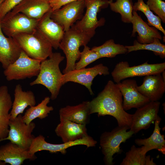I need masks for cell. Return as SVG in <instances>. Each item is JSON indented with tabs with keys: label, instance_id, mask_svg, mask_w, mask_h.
<instances>
[{
	"label": "cell",
	"instance_id": "obj_12",
	"mask_svg": "<svg viewBox=\"0 0 165 165\" xmlns=\"http://www.w3.org/2000/svg\"><path fill=\"white\" fill-rule=\"evenodd\" d=\"M39 20L30 18L21 13L6 15L0 21L3 32L8 37L20 32L31 33L36 30Z\"/></svg>",
	"mask_w": 165,
	"mask_h": 165
},
{
	"label": "cell",
	"instance_id": "obj_19",
	"mask_svg": "<svg viewBox=\"0 0 165 165\" xmlns=\"http://www.w3.org/2000/svg\"><path fill=\"white\" fill-rule=\"evenodd\" d=\"M51 10L47 0H23L6 15L10 16L21 13L30 18L39 20Z\"/></svg>",
	"mask_w": 165,
	"mask_h": 165
},
{
	"label": "cell",
	"instance_id": "obj_17",
	"mask_svg": "<svg viewBox=\"0 0 165 165\" xmlns=\"http://www.w3.org/2000/svg\"><path fill=\"white\" fill-rule=\"evenodd\" d=\"M137 89L150 101H158L165 92V82L161 73L148 75L145 76L142 84Z\"/></svg>",
	"mask_w": 165,
	"mask_h": 165
},
{
	"label": "cell",
	"instance_id": "obj_7",
	"mask_svg": "<svg viewBox=\"0 0 165 165\" xmlns=\"http://www.w3.org/2000/svg\"><path fill=\"white\" fill-rule=\"evenodd\" d=\"M41 62L30 57L22 50L19 57L4 69V74L8 81L37 76L39 72Z\"/></svg>",
	"mask_w": 165,
	"mask_h": 165
},
{
	"label": "cell",
	"instance_id": "obj_13",
	"mask_svg": "<svg viewBox=\"0 0 165 165\" xmlns=\"http://www.w3.org/2000/svg\"><path fill=\"white\" fill-rule=\"evenodd\" d=\"M85 8V0L75 1L52 11L50 17L61 25L65 32L82 18Z\"/></svg>",
	"mask_w": 165,
	"mask_h": 165
},
{
	"label": "cell",
	"instance_id": "obj_3",
	"mask_svg": "<svg viewBox=\"0 0 165 165\" xmlns=\"http://www.w3.org/2000/svg\"><path fill=\"white\" fill-rule=\"evenodd\" d=\"M12 37L21 50L34 59L42 61L53 53L50 42L37 29L31 33H17Z\"/></svg>",
	"mask_w": 165,
	"mask_h": 165
},
{
	"label": "cell",
	"instance_id": "obj_6",
	"mask_svg": "<svg viewBox=\"0 0 165 165\" xmlns=\"http://www.w3.org/2000/svg\"><path fill=\"white\" fill-rule=\"evenodd\" d=\"M110 2L108 0H85V13L80 20L73 25L74 27L93 37L96 29L103 25L105 22L104 18L97 20V13L102 9L107 7Z\"/></svg>",
	"mask_w": 165,
	"mask_h": 165
},
{
	"label": "cell",
	"instance_id": "obj_28",
	"mask_svg": "<svg viewBox=\"0 0 165 165\" xmlns=\"http://www.w3.org/2000/svg\"><path fill=\"white\" fill-rule=\"evenodd\" d=\"M91 49L96 51L101 58H113L117 55L127 53V50L125 46L115 43L112 39L106 41L101 46H94Z\"/></svg>",
	"mask_w": 165,
	"mask_h": 165
},
{
	"label": "cell",
	"instance_id": "obj_24",
	"mask_svg": "<svg viewBox=\"0 0 165 165\" xmlns=\"http://www.w3.org/2000/svg\"><path fill=\"white\" fill-rule=\"evenodd\" d=\"M14 97L10 112V120L14 119L18 115L23 113L28 107L34 106L36 104L33 92L31 90L23 91L20 84L16 85L15 86Z\"/></svg>",
	"mask_w": 165,
	"mask_h": 165
},
{
	"label": "cell",
	"instance_id": "obj_15",
	"mask_svg": "<svg viewBox=\"0 0 165 165\" xmlns=\"http://www.w3.org/2000/svg\"><path fill=\"white\" fill-rule=\"evenodd\" d=\"M117 84L123 97V107L125 111L132 108H138L150 101L138 90L135 80H123Z\"/></svg>",
	"mask_w": 165,
	"mask_h": 165
},
{
	"label": "cell",
	"instance_id": "obj_4",
	"mask_svg": "<svg viewBox=\"0 0 165 165\" xmlns=\"http://www.w3.org/2000/svg\"><path fill=\"white\" fill-rule=\"evenodd\" d=\"M91 38L84 32L77 30L72 25L64 32L59 45L65 54L66 64L63 71V74L75 69L76 61L80 57L79 48L87 45Z\"/></svg>",
	"mask_w": 165,
	"mask_h": 165
},
{
	"label": "cell",
	"instance_id": "obj_35",
	"mask_svg": "<svg viewBox=\"0 0 165 165\" xmlns=\"http://www.w3.org/2000/svg\"><path fill=\"white\" fill-rule=\"evenodd\" d=\"M23 0H4L0 5V21L8 12Z\"/></svg>",
	"mask_w": 165,
	"mask_h": 165
},
{
	"label": "cell",
	"instance_id": "obj_2",
	"mask_svg": "<svg viewBox=\"0 0 165 165\" xmlns=\"http://www.w3.org/2000/svg\"><path fill=\"white\" fill-rule=\"evenodd\" d=\"M49 58L41 61L39 73L36 78L30 85L44 86L50 93V99L54 100L57 98L62 86L61 79L63 74L60 69L59 64L64 57L60 53L54 52Z\"/></svg>",
	"mask_w": 165,
	"mask_h": 165
},
{
	"label": "cell",
	"instance_id": "obj_5",
	"mask_svg": "<svg viewBox=\"0 0 165 165\" xmlns=\"http://www.w3.org/2000/svg\"><path fill=\"white\" fill-rule=\"evenodd\" d=\"M130 128L128 126H118L111 131L105 132L101 135L100 145L104 156L105 164L113 165V155L116 153L120 154L123 152L120 147L121 144L125 142L134 134L130 130L127 131Z\"/></svg>",
	"mask_w": 165,
	"mask_h": 165
},
{
	"label": "cell",
	"instance_id": "obj_27",
	"mask_svg": "<svg viewBox=\"0 0 165 165\" xmlns=\"http://www.w3.org/2000/svg\"><path fill=\"white\" fill-rule=\"evenodd\" d=\"M50 99V97H46L37 105L30 107L22 116L24 122L28 124L37 118L42 119L48 116L53 110L52 106H47Z\"/></svg>",
	"mask_w": 165,
	"mask_h": 165
},
{
	"label": "cell",
	"instance_id": "obj_34",
	"mask_svg": "<svg viewBox=\"0 0 165 165\" xmlns=\"http://www.w3.org/2000/svg\"><path fill=\"white\" fill-rule=\"evenodd\" d=\"M146 4L149 9L165 23V2L162 0H148Z\"/></svg>",
	"mask_w": 165,
	"mask_h": 165
},
{
	"label": "cell",
	"instance_id": "obj_22",
	"mask_svg": "<svg viewBox=\"0 0 165 165\" xmlns=\"http://www.w3.org/2000/svg\"><path fill=\"white\" fill-rule=\"evenodd\" d=\"M22 50L12 37L4 35L0 25V62L5 69L19 57Z\"/></svg>",
	"mask_w": 165,
	"mask_h": 165
},
{
	"label": "cell",
	"instance_id": "obj_14",
	"mask_svg": "<svg viewBox=\"0 0 165 165\" xmlns=\"http://www.w3.org/2000/svg\"><path fill=\"white\" fill-rule=\"evenodd\" d=\"M160 105L158 101H150L137 108L135 113L132 114L130 130L135 134L142 130L148 128L160 116L158 113Z\"/></svg>",
	"mask_w": 165,
	"mask_h": 165
},
{
	"label": "cell",
	"instance_id": "obj_30",
	"mask_svg": "<svg viewBox=\"0 0 165 165\" xmlns=\"http://www.w3.org/2000/svg\"><path fill=\"white\" fill-rule=\"evenodd\" d=\"M133 10L136 12L139 11L142 12L147 17V24L161 31L165 36V30L161 24V19L153 13L143 0H137V1L133 4Z\"/></svg>",
	"mask_w": 165,
	"mask_h": 165
},
{
	"label": "cell",
	"instance_id": "obj_26",
	"mask_svg": "<svg viewBox=\"0 0 165 165\" xmlns=\"http://www.w3.org/2000/svg\"><path fill=\"white\" fill-rule=\"evenodd\" d=\"M90 101L74 106L67 105L59 111V116L73 122L86 125L89 122Z\"/></svg>",
	"mask_w": 165,
	"mask_h": 165
},
{
	"label": "cell",
	"instance_id": "obj_9",
	"mask_svg": "<svg viewBox=\"0 0 165 165\" xmlns=\"http://www.w3.org/2000/svg\"><path fill=\"white\" fill-rule=\"evenodd\" d=\"M35 126L32 122L26 124L23 120L22 116L19 114L14 119L10 120L8 135L0 142L9 140L23 148L28 149L35 137L32 133Z\"/></svg>",
	"mask_w": 165,
	"mask_h": 165
},
{
	"label": "cell",
	"instance_id": "obj_10",
	"mask_svg": "<svg viewBox=\"0 0 165 165\" xmlns=\"http://www.w3.org/2000/svg\"><path fill=\"white\" fill-rule=\"evenodd\" d=\"M45 139V137L41 134L35 137L28 149L29 153L32 156H35L37 152L46 150L51 153L60 152L64 155L66 154L67 149L70 147L79 145H85L87 148L94 147L96 146L97 143L92 137L88 135L79 140L60 144L48 143Z\"/></svg>",
	"mask_w": 165,
	"mask_h": 165
},
{
	"label": "cell",
	"instance_id": "obj_11",
	"mask_svg": "<svg viewBox=\"0 0 165 165\" xmlns=\"http://www.w3.org/2000/svg\"><path fill=\"white\" fill-rule=\"evenodd\" d=\"M109 74L108 68L101 63L93 67L75 69L63 74L61 82L62 85L69 82L77 83L85 86L91 95L94 93L91 86L94 79L97 75H108Z\"/></svg>",
	"mask_w": 165,
	"mask_h": 165
},
{
	"label": "cell",
	"instance_id": "obj_1",
	"mask_svg": "<svg viewBox=\"0 0 165 165\" xmlns=\"http://www.w3.org/2000/svg\"><path fill=\"white\" fill-rule=\"evenodd\" d=\"M122 96L117 83L109 80L103 90L90 101V115L97 113L98 117L111 116L117 120L118 126L130 128L132 114L124 109Z\"/></svg>",
	"mask_w": 165,
	"mask_h": 165
},
{
	"label": "cell",
	"instance_id": "obj_31",
	"mask_svg": "<svg viewBox=\"0 0 165 165\" xmlns=\"http://www.w3.org/2000/svg\"><path fill=\"white\" fill-rule=\"evenodd\" d=\"M160 40H157L149 44H141L135 40L133 45L125 46L127 50V53L138 50H147L152 51L155 55L164 58L165 57V45L162 44Z\"/></svg>",
	"mask_w": 165,
	"mask_h": 165
},
{
	"label": "cell",
	"instance_id": "obj_37",
	"mask_svg": "<svg viewBox=\"0 0 165 165\" xmlns=\"http://www.w3.org/2000/svg\"><path fill=\"white\" fill-rule=\"evenodd\" d=\"M153 159H150V156H146V160L145 165H156V164L153 161Z\"/></svg>",
	"mask_w": 165,
	"mask_h": 165
},
{
	"label": "cell",
	"instance_id": "obj_29",
	"mask_svg": "<svg viewBox=\"0 0 165 165\" xmlns=\"http://www.w3.org/2000/svg\"><path fill=\"white\" fill-rule=\"evenodd\" d=\"M133 4L132 0H110L109 5L112 11L120 14L123 22L131 23Z\"/></svg>",
	"mask_w": 165,
	"mask_h": 165
},
{
	"label": "cell",
	"instance_id": "obj_38",
	"mask_svg": "<svg viewBox=\"0 0 165 165\" xmlns=\"http://www.w3.org/2000/svg\"><path fill=\"white\" fill-rule=\"evenodd\" d=\"M4 0H0V5Z\"/></svg>",
	"mask_w": 165,
	"mask_h": 165
},
{
	"label": "cell",
	"instance_id": "obj_8",
	"mask_svg": "<svg viewBox=\"0 0 165 165\" xmlns=\"http://www.w3.org/2000/svg\"><path fill=\"white\" fill-rule=\"evenodd\" d=\"M165 69V62L149 64L147 61L140 65L130 67L127 61H122L116 65L111 75L114 81L117 83L128 78L161 73Z\"/></svg>",
	"mask_w": 165,
	"mask_h": 165
},
{
	"label": "cell",
	"instance_id": "obj_36",
	"mask_svg": "<svg viewBox=\"0 0 165 165\" xmlns=\"http://www.w3.org/2000/svg\"><path fill=\"white\" fill-rule=\"evenodd\" d=\"M50 6L52 11L61 8L64 5L77 1L85 0H47Z\"/></svg>",
	"mask_w": 165,
	"mask_h": 165
},
{
	"label": "cell",
	"instance_id": "obj_32",
	"mask_svg": "<svg viewBox=\"0 0 165 165\" xmlns=\"http://www.w3.org/2000/svg\"><path fill=\"white\" fill-rule=\"evenodd\" d=\"M141 148L133 145L126 153V156L120 165H145L146 155L141 152Z\"/></svg>",
	"mask_w": 165,
	"mask_h": 165
},
{
	"label": "cell",
	"instance_id": "obj_21",
	"mask_svg": "<svg viewBox=\"0 0 165 165\" xmlns=\"http://www.w3.org/2000/svg\"><path fill=\"white\" fill-rule=\"evenodd\" d=\"M36 156L30 155L28 149L23 148L10 141L0 147V162L11 165H21L27 160H34Z\"/></svg>",
	"mask_w": 165,
	"mask_h": 165
},
{
	"label": "cell",
	"instance_id": "obj_33",
	"mask_svg": "<svg viewBox=\"0 0 165 165\" xmlns=\"http://www.w3.org/2000/svg\"><path fill=\"white\" fill-rule=\"evenodd\" d=\"M84 46L83 51L80 53L79 60L75 64V69L85 68L89 64L101 58L96 51L90 49L87 45Z\"/></svg>",
	"mask_w": 165,
	"mask_h": 165
},
{
	"label": "cell",
	"instance_id": "obj_18",
	"mask_svg": "<svg viewBox=\"0 0 165 165\" xmlns=\"http://www.w3.org/2000/svg\"><path fill=\"white\" fill-rule=\"evenodd\" d=\"M131 23L133 25L131 36L134 37L137 32V41L141 44H149L157 40H161L162 37L158 30L150 27L145 22L137 13L133 10Z\"/></svg>",
	"mask_w": 165,
	"mask_h": 165
},
{
	"label": "cell",
	"instance_id": "obj_20",
	"mask_svg": "<svg viewBox=\"0 0 165 165\" xmlns=\"http://www.w3.org/2000/svg\"><path fill=\"white\" fill-rule=\"evenodd\" d=\"M60 121L55 132L63 143L75 141L88 135L86 125L77 123L61 116Z\"/></svg>",
	"mask_w": 165,
	"mask_h": 165
},
{
	"label": "cell",
	"instance_id": "obj_16",
	"mask_svg": "<svg viewBox=\"0 0 165 165\" xmlns=\"http://www.w3.org/2000/svg\"><path fill=\"white\" fill-rule=\"evenodd\" d=\"M52 10L46 13L38 20L36 29L57 50L62 39L64 31L63 27L50 17Z\"/></svg>",
	"mask_w": 165,
	"mask_h": 165
},
{
	"label": "cell",
	"instance_id": "obj_23",
	"mask_svg": "<svg viewBox=\"0 0 165 165\" xmlns=\"http://www.w3.org/2000/svg\"><path fill=\"white\" fill-rule=\"evenodd\" d=\"M161 118L159 116L154 122L155 127L152 134L148 138H137L134 140L135 143L139 146H142L141 152L146 155L149 151L154 149L158 150L163 154H165V136L160 133L161 128L160 127Z\"/></svg>",
	"mask_w": 165,
	"mask_h": 165
},
{
	"label": "cell",
	"instance_id": "obj_25",
	"mask_svg": "<svg viewBox=\"0 0 165 165\" xmlns=\"http://www.w3.org/2000/svg\"><path fill=\"white\" fill-rule=\"evenodd\" d=\"M12 98L7 86H0V142L8 135L12 105Z\"/></svg>",
	"mask_w": 165,
	"mask_h": 165
}]
</instances>
